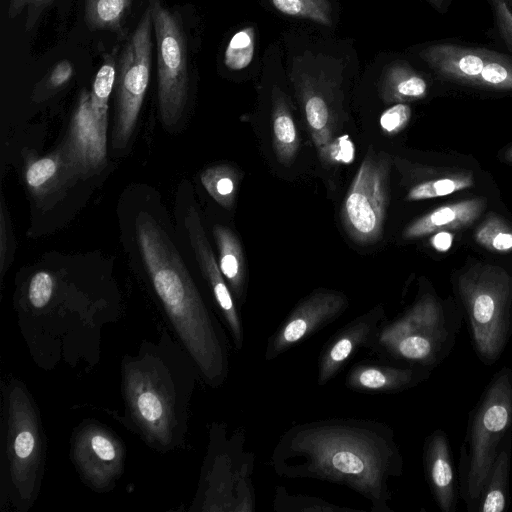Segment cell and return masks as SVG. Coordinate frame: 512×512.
Instances as JSON below:
<instances>
[{
  "mask_svg": "<svg viewBox=\"0 0 512 512\" xmlns=\"http://www.w3.org/2000/svg\"><path fill=\"white\" fill-rule=\"evenodd\" d=\"M183 223L200 270L211 288L225 325L229 329L234 347L237 351H241L245 336L236 301L215 259L193 200L185 207Z\"/></svg>",
  "mask_w": 512,
  "mask_h": 512,
  "instance_id": "cell-16",
  "label": "cell"
},
{
  "mask_svg": "<svg viewBox=\"0 0 512 512\" xmlns=\"http://www.w3.org/2000/svg\"><path fill=\"white\" fill-rule=\"evenodd\" d=\"M116 79V60L113 54L106 55L93 81L90 92L91 107L97 121L108 125V100Z\"/></svg>",
  "mask_w": 512,
  "mask_h": 512,
  "instance_id": "cell-29",
  "label": "cell"
},
{
  "mask_svg": "<svg viewBox=\"0 0 512 512\" xmlns=\"http://www.w3.org/2000/svg\"><path fill=\"white\" fill-rule=\"evenodd\" d=\"M474 185L472 174H453L438 179L425 181L413 186L406 195L408 201H420L442 197Z\"/></svg>",
  "mask_w": 512,
  "mask_h": 512,
  "instance_id": "cell-31",
  "label": "cell"
},
{
  "mask_svg": "<svg viewBox=\"0 0 512 512\" xmlns=\"http://www.w3.org/2000/svg\"><path fill=\"white\" fill-rule=\"evenodd\" d=\"M157 43L158 102L168 127L182 118L189 92L187 41L181 20L160 0H148Z\"/></svg>",
  "mask_w": 512,
  "mask_h": 512,
  "instance_id": "cell-11",
  "label": "cell"
},
{
  "mask_svg": "<svg viewBox=\"0 0 512 512\" xmlns=\"http://www.w3.org/2000/svg\"><path fill=\"white\" fill-rule=\"evenodd\" d=\"M433 8H435L437 11L439 12H443L445 7H446V3H447V0H426Z\"/></svg>",
  "mask_w": 512,
  "mask_h": 512,
  "instance_id": "cell-40",
  "label": "cell"
},
{
  "mask_svg": "<svg viewBox=\"0 0 512 512\" xmlns=\"http://www.w3.org/2000/svg\"><path fill=\"white\" fill-rule=\"evenodd\" d=\"M60 159L47 156L32 162L25 174L26 183L34 194L43 195L59 180Z\"/></svg>",
  "mask_w": 512,
  "mask_h": 512,
  "instance_id": "cell-33",
  "label": "cell"
},
{
  "mask_svg": "<svg viewBox=\"0 0 512 512\" xmlns=\"http://www.w3.org/2000/svg\"><path fill=\"white\" fill-rule=\"evenodd\" d=\"M422 458L426 481L438 508L455 512L460 498L458 474L444 430L436 429L425 438Z\"/></svg>",
  "mask_w": 512,
  "mask_h": 512,
  "instance_id": "cell-20",
  "label": "cell"
},
{
  "mask_svg": "<svg viewBox=\"0 0 512 512\" xmlns=\"http://www.w3.org/2000/svg\"><path fill=\"white\" fill-rule=\"evenodd\" d=\"M8 483L20 510L34 502L43 473L45 441L40 418L25 386L12 381L6 392Z\"/></svg>",
  "mask_w": 512,
  "mask_h": 512,
  "instance_id": "cell-8",
  "label": "cell"
},
{
  "mask_svg": "<svg viewBox=\"0 0 512 512\" xmlns=\"http://www.w3.org/2000/svg\"><path fill=\"white\" fill-rule=\"evenodd\" d=\"M205 476L204 510L254 512L256 496L253 485L254 453L245 447L243 428L230 436L224 425H214Z\"/></svg>",
  "mask_w": 512,
  "mask_h": 512,
  "instance_id": "cell-9",
  "label": "cell"
},
{
  "mask_svg": "<svg viewBox=\"0 0 512 512\" xmlns=\"http://www.w3.org/2000/svg\"><path fill=\"white\" fill-rule=\"evenodd\" d=\"M72 458L86 484L103 492L120 477L125 450L114 433L99 424H86L74 436Z\"/></svg>",
  "mask_w": 512,
  "mask_h": 512,
  "instance_id": "cell-15",
  "label": "cell"
},
{
  "mask_svg": "<svg viewBox=\"0 0 512 512\" xmlns=\"http://www.w3.org/2000/svg\"><path fill=\"white\" fill-rule=\"evenodd\" d=\"M483 198H473L440 206L411 222L403 230L404 239H416L441 231L456 230L471 225L482 213Z\"/></svg>",
  "mask_w": 512,
  "mask_h": 512,
  "instance_id": "cell-22",
  "label": "cell"
},
{
  "mask_svg": "<svg viewBox=\"0 0 512 512\" xmlns=\"http://www.w3.org/2000/svg\"><path fill=\"white\" fill-rule=\"evenodd\" d=\"M455 291L477 358L495 364L512 337V274L501 266L475 264L457 275Z\"/></svg>",
  "mask_w": 512,
  "mask_h": 512,
  "instance_id": "cell-6",
  "label": "cell"
},
{
  "mask_svg": "<svg viewBox=\"0 0 512 512\" xmlns=\"http://www.w3.org/2000/svg\"><path fill=\"white\" fill-rule=\"evenodd\" d=\"M433 237L432 244L437 250H446L451 244V235L447 234L446 231L437 232Z\"/></svg>",
  "mask_w": 512,
  "mask_h": 512,
  "instance_id": "cell-39",
  "label": "cell"
},
{
  "mask_svg": "<svg viewBox=\"0 0 512 512\" xmlns=\"http://www.w3.org/2000/svg\"><path fill=\"white\" fill-rule=\"evenodd\" d=\"M238 182V172L226 164L211 166L201 174V183L208 194L226 209L235 203Z\"/></svg>",
  "mask_w": 512,
  "mask_h": 512,
  "instance_id": "cell-28",
  "label": "cell"
},
{
  "mask_svg": "<svg viewBox=\"0 0 512 512\" xmlns=\"http://www.w3.org/2000/svg\"><path fill=\"white\" fill-rule=\"evenodd\" d=\"M385 318L382 305L352 319L323 345L318 357L317 384L326 385L361 348L372 350Z\"/></svg>",
  "mask_w": 512,
  "mask_h": 512,
  "instance_id": "cell-17",
  "label": "cell"
},
{
  "mask_svg": "<svg viewBox=\"0 0 512 512\" xmlns=\"http://www.w3.org/2000/svg\"><path fill=\"white\" fill-rule=\"evenodd\" d=\"M213 235L219 252L218 264L235 301L243 304L246 291V264L241 243L227 226L216 224Z\"/></svg>",
  "mask_w": 512,
  "mask_h": 512,
  "instance_id": "cell-25",
  "label": "cell"
},
{
  "mask_svg": "<svg viewBox=\"0 0 512 512\" xmlns=\"http://www.w3.org/2000/svg\"><path fill=\"white\" fill-rule=\"evenodd\" d=\"M257 41V29L253 23L239 27L226 44L224 67L232 73H260L262 55L257 53Z\"/></svg>",
  "mask_w": 512,
  "mask_h": 512,
  "instance_id": "cell-26",
  "label": "cell"
},
{
  "mask_svg": "<svg viewBox=\"0 0 512 512\" xmlns=\"http://www.w3.org/2000/svg\"><path fill=\"white\" fill-rule=\"evenodd\" d=\"M292 96L304 115L319 158L333 163L338 133L348 120L345 102L359 75L355 40L312 27H293L280 34Z\"/></svg>",
  "mask_w": 512,
  "mask_h": 512,
  "instance_id": "cell-2",
  "label": "cell"
},
{
  "mask_svg": "<svg viewBox=\"0 0 512 512\" xmlns=\"http://www.w3.org/2000/svg\"><path fill=\"white\" fill-rule=\"evenodd\" d=\"M271 466L279 477L341 485L368 500L372 512H393L389 482L402 476L404 461L386 423L327 418L287 429L274 447Z\"/></svg>",
  "mask_w": 512,
  "mask_h": 512,
  "instance_id": "cell-1",
  "label": "cell"
},
{
  "mask_svg": "<svg viewBox=\"0 0 512 512\" xmlns=\"http://www.w3.org/2000/svg\"><path fill=\"white\" fill-rule=\"evenodd\" d=\"M106 135L107 126L95 118L90 92L84 90L80 94L64 147L69 169L88 175L101 168L107 156Z\"/></svg>",
  "mask_w": 512,
  "mask_h": 512,
  "instance_id": "cell-18",
  "label": "cell"
},
{
  "mask_svg": "<svg viewBox=\"0 0 512 512\" xmlns=\"http://www.w3.org/2000/svg\"><path fill=\"white\" fill-rule=\"evenodd\" d=\"M475 239L479 245L492 252L512 251V227L493 214L477 229Z\"/></svg>",
  "mask_w": 512,
  "mask_h": 512,
  "instance_id": "cell-32",
  "label": "cell"
},
{
  "mask_svg": "<svg viewBox=\"0 0 512 512\" xmlns=\"http://www.w3.org/2000/svg\"><path fill=\"white\" fill-rule=\"evenodd\" d=\"M431 373L418 366L359 362L346 375L345 386L364 394H394L418 386Z\"/></svg>",
  "mask_w": 512,
  "mask_h": 512,
  "instance_id": "cell-21",
  "label": "cell"
},
{
  "mask_svg": "<svg viewBox=\"0 0 512 512\" xmlns=\"http://www.w3.org/2000/svg\"><path fill=\"white\" fill-rule=\"evenodd\" d=\"M505 159L512 162V147L509 148L505 153Z\"/></svg>",
  "mask_w": 512,
  "mask_h": 512,
  "instance_id": "cell-41",
  "label": "cell"
},
{
  "mask_svg": "<svg viewBox=\"0 0 512 512\" xmlns=\"http://www.w3.org/2000/svg\"><path fill=\"white\" fill-rule=\"evenodd\" d=\"M512 460V431L500 444L489 470L476 512H503L509 505V482Z\"/></svg>",
  "mask_w": 512,
  "mask_h": 512,
  "instance_id": "cell-24",
  "label": "cell"
},
{
  "mask_svg": "<svg viewBox=\"0 0 512 512\" xmlns=\"http://www.w3.org/2000/svg\"><path fill=\"white\" fill-rule=\"evenodd\" d=\"M411 119V108L408 103H398L386 108L380 115L381 130L393 135L402 131Z\"/></svg>",
  "mask_w": 512,
  "mask_h": 512,
  "instance_id": "cell-34",
  "label": "cell"
},
{
  "mask_svg": "<svg viewBox=\"0 0 512 512\" xmlns=\"http://www.w3.org/2000/svg\"><path fill=\"white\" fill-rule=\"evenodd\" d=\"M56 0H10L8 17L13 19L26 9L25 29L30 31L38 19Z\"/></svg>",
  "mask_w": 512,
  "mask_h": 512,
  "instance_id": "cell-35",
  "label": "cell"
},
{
  "mask_svg": "<svg viewBox=\"0 0 512 512\" xmlns=\"http://www.w3.org/2000/svg\"><path fill=\"white\" fill-rule=\"evenodd\" d=\"M54 291V280L52 276L39 271L33 275L28 288V299L30 304L37 309L45 307L51 300Z\"/></svg>",
  "mask_w": 512,
  "mask_h": 512,
  "instance_id": "cell-36",
  "label": "cell"
},
{
  "mask_svg": "<svg viewBox=\"0 0 512 512\" xmlns=\"http://www.w3.org/2000/svg\"><path fill=\"white\" fill-rule=\"evenodd\" d=\"M511 431L512 369L503 366L493 375L470 411L466 436L460 447L459 494L469 512H476L500 444Z\"/></svg>",
  "mask_w": 512,
  "mask_h": 512,
  "instance_id": "cell-5",
  "label": "cell"
},
{
  "mask_svg": "<svg viewBox=\"0 0 512 512\" xmlns=\"http://www.w3.org/2000/svg\"><path fill=\"white\" fill-rule=\"evenodd\" d=\"M464 313L423 290L401 315L383 322L372 352L395 364L433 370L455 347Z\"/></svg>",
  "mask_w": 512,
  "mask_h": 512,
  "instance_id": "cell-4",
  "label": "cell"
},
{
  "mask_svg": "<svg viewBox=\"0 0 512 512\" xmlns=\"http://www.w3.org/2000/svg\"><path fill=\"white\" fill-rule=\"evenodd\" d=\"M492 6L498 30L512 51V0H489Z\"/></svg>",
  "mask_w": 512,
  "mask_h": 512,
  "instance_id": "cell-37",
  "label": "cell"
},
{
  "mask_svg": "<svg viewBox=\"0 0 512 512\" xmlns=\"http://www.w3.org/2000/svg\"><path fill=\"white\" fill-rule=\"evenodd\" d=\"M152 27L147 7L119 57L113 135L114 146L118 149L124 148L133 134L149 84Z\"/></svg>",
  "mask_w": 512,
  "mask_h": 512,
  "instance_id": "cell-13",
  "label": "cell"
},
{
  "mask_svg": "<svg viewBox=\"0 0 512 512\" xmlns=\"http://www.w3.org/2000/svg\"><path fill=\"white\" fill-rule=\"evenodd\" d=\"M414 56L443 79L483 89L512 91V58L483 48L432 43Z\"/></svg>",
  "mask_w": 512,
  "mask_h": 512,
  "instance_id": "cell-12",
  "label": "cell"
},
{
  "mask_svg": "<svg viewBox=\"0 0 512 512\" xmlns=\"http://www.w3.org/2000/svg\"><path fill=\"white\" fill-rule=\"evenodd\" d=\"M135 238L145 271L168 319L204 381L221 386L228 376L225 338L163 226L137 214Z\"/></svg>",
  "mask_w": 512,
  "mask_h": 512,
  "instance_id": "cell-3",
  "label": "cell"
},
{
  "mask_svg": "<svg viewBox=\"0 0 512 512\" xmlns=\"http://www.w3.org/2000/svg\"><path fill=\"white\" fill-rule=\"evenodd\" d=\"M392 161L369 149L345 195L340 216L349 238L358 245L378 242L390 201Z\"/></svg>",
  "mask_w": 512,
  "mask_h": 512,
  "instance_id": "cell-10",
  "label": "cell"
},
{
  "mask_svg": "<svg viewBox=\"0 0 512 512\" xmlns=\"http://www.w3.org/2000/svg\"><path fill=\"white\" fill-rule=\"evenodd\" d=\"M273 509L277 512H355V509L338 506L316 496L290 494L282 486L275 488Z\"/></svg>",
  "mask_w": 512,
  "mask_h": 512,
  "instance_id": "cell-30",
  "label": "cell"
},
{
  "mask_svg": "<svg viewBox=\"0 0 512 512\" xmlns=\"http://www.w3.org/2000/svg\"><path fill=\"white\" fill-rule=\"evenodd\" d=\"M274 14L334 33L340 22L338 0H258Z\"/></svg>",
  "mask_w": 512,
  "mask_h": 512,
  "instance_id": "cell-23",
  "label": "cell"
},
{
  "mask_svg": "<svg viewBox=\"0 0 512 512\" xmlns=\"http://www.w3.org/2000/svg\"><path fill=\"white\" fill-rule=\"evenodd\" d=\"M168 371L155 359L127 361L123 390L128 414L150 446L169 450L179 426L175 386Z\"/></svg>",
  "mask_w": 512,
  "mask_h": 512,
  "instance_id": "cell-7",
  "label": "cell"
},
{
  "mask_svg": "<svg viewBox=\"0 0 512 512\" xmlns=\"http://www.w3.org/2000/svg\"><path fill=\"white\" fill-rule=\"evenodd\" d=\"M349 307L341 291L318 288L301 299L276 331L265 349V360L272 361L337 320Z\"/></svg>",
  "mask_w": 512,
  "mask_h": 512,
  "instance_id": "cell-14",
  "label": "cell"
},
{
  "mask_svg": "<svg viewBox=\"0 0 512 512\" xmlns=\"http://www.w3.org/2000/svg\"><path fill=\"white\" fill-rule=\"evenodd\" d=\"M74 75L73 64L66 59L57 62L52 68L47 81L50 89H57L67 84Z\"/></svg>",
  "mask_w": 512,
  "mask_h": 512,
  "instance_id": "cell-38",
  "label": "cell"
},
{
  "mask_svg": "<svg viewBox=\"0 0 512 512\" xmlns=\"http://www.w3.org/2000/svg\"><path fill=\"white\" fill-rule=\"evenodd\" d=\"M132 0H86L84 17L91 30H111L119 33Z\"/></svg>",
  "mask_w": 512,
  "mask_h": 512,
  "instance_id": "cell-27",
  "label": "cell"
},
{
  "mask_svg": "<svg viewBox=\"0 0 512 512\" xmlns=\"http://www.w3.org/2000/svg\"><path fill=\"white\" fill-rule=\"evenodd\" d=\"M364 75L373 80L378 97L385 105L421 100L429 89L423 73L398 54L378 53L366 66Z\"/></svg>",
  "mask_w": 512,
  "mask_h": 512,
  "instance_id": "cell-19",
  "label": "cell"
}]
</instances>
